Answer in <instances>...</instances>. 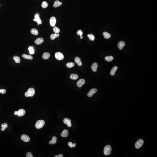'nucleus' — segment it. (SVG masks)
Here are the masks:
<instances>
[{
	"instance_id": "nucleus-1",
	"label": "nucleus",
	"mask_w": 157,
	"mask_h": 157,
	"mask_svg": "<svg viewBox=\"0 0 157 157\" xmlns=\"http://www.w3.org/2000/svg\"><path fill=\"white\" fill-rule=\"evenodd\" d=\"M68 43L73 44L75 50H78L84 47V43L79 35V28L78 26H73L69 30V37L67 39Z\"/></svg>"
},
{
	"instance_id": "nucleus-2",
	"label": "nucleus",
	"mask_w": 157,
	"mask_h": 157,
	"mask_svg": "<svg viewBox=\"0 0 157 157\" xmlns=\"http://www.w3.org/2000/svg\"><path fill=\"white\" fill-rule=\"evenodd\" d=\"M109 112L112 118L118 121L124 120L128 117L127 109L121 104L112 105L109 109Z\"/></svg>"
},
{
	"instance_id": "nucleus-3",
	"label": "nucleus",
	"mask_w": 157,
	"mask_h": 157,
	"mask_svg": "<svg viewBox=\"0 0 157 157\" xmlns=\"http://www.w3.org/2000/svg\"><path fill=\"white\" fill-rule=\"evenodd\" d=\"M113 40L112 36L109 33L102 34L99 39V45L101 51L107 54L109 52L112 48Z\"/></svg>"
},
{
	"instance_id": "nucleus-4",
	"label": "nucleus",
	"mask_w": 157,
	"mask_h": 157,
	"mask_svg": "<svg viewBox=\"0 0 157 157\" xmlns=\"http://www.w3.org/2000/svg\"><path fill=\"white\" fill-rule=\"evenodd\" d=\"M87 83V78L83 76H76L75 78H72L70 82H69V86L73 89H80Z\"/></svg>"
},
{
	"instance_id": "nucleus-5",
	"label": "nucleus",
	"mask_w": 157,
	"mask_h": 157,
	"mask_svg": "<svg viewBox=\"0 0 157 157\" xmlns=\"http://www.w3.org/2000/svg\"><path fill=\"white\" fill-rule=\"evenodd\" d=\"M100 113V108L97 105H89L86 108L84 115L86 118L94 119L98 117Z\"/></svg>"
},
{
	"instance_id": "nucleus-6",
	"label": "nucleus",
	"mask_w": 157,
	"mask_h": 157,
	"mask_svg": "<svg viewBox=\"0 0 157 157\" xmlns=\"http://www.w3.org/2000/svg\"><path fill=\"white\" fill-rule=\"evenodd\" d=\"M124 8L123 4H119L117 1H113L111 2L108 6L107 13L108 15H113L118 13V12L122 11Z\"/></svg>"
},
{
	"instance_id": "nucleus-7",
	"label": "nucleus",
	"mask_w": 157,
	"mask_h": 157,
	"mask_svg": "<svg viewBox=\"0 0 157 157\" xmlns=\"http://www.w3.org/2000/svg\"><path fill=\"white\" fill-rule=\"evenodd\" d=\"M118 72L119 69L118 67L110 66L109 67L102 68L100 72V75L103 80H107L112 76L117 74Z\"/></svg>"
},
{
	"instance_id": "nucleus-8",
	"label": "nucleus",
	"mask_w": 157,
	"mask_h": 157,
	"mask_svg": "<svg viewBox=\"0 0 157 157\" xmlns=\"http://www.w3.org/2000/svg\"><path fill=\"white\" fill-rule=\"evenodd\" d=\"M62 67L70 71H75L77 68V63L75 59L72 57H65L62 59L61 61Z\"/></svg>"
},
{
	"instance_id": "nucleus-9",
	"label": "nucleus",
	"mask_w": 157,
	"mask_h": 157,
	"mask_svg": "<svg viewBox=\"0 0 157 157\" xmlns=\"http://www.w3.org/2000/svg\"><path fill=\"white\" fill-rule=\"evenodd\" d=\"M45 115L49 117L56 118L63 120L65 118V113L62 111H57L50 108H47L44 109Z\"/></svg>"
},
{
	"instance_id": "nucleus-10",
	"label": "nucleus",
	"mask_w": 157,
	"mask_h": 157,
	"mask_svg": "<svg viewBox=\"0 0 157 157\" xmlns=\"http://www.w3.org/2000/svg\"><path fill=\"white\" fill-rule=\"evenodd\" d=\"M27 118L29 122L33 126H39L41 124V118L39 115L33 111H30L27 113Z\"/></svg>"
},
{
	"instance_id": "nucleus-11",
	"label": "nucleus",
	"mask_w": 157,
	"mask_h": 157,
	"mask_svg": "<svg viewBox=\"0 0 157 157\" xmlns=\"http://www.w3.org/2000/svg\"><path fill=\"white\" fill-rule=\"evenodd\" d=\"M149 131V127L146 124H138L133 127L132 132L136 136L145 135Z\"/></svg>"
},
{
	"instance_id": "nucleus-12",
	"label": "nucleus",
	"mask_w": 157,
	"mask_h": 157,
	"mask_svg": "<svg viewBox=\"0 0 157 157\" xmlns=\"http://www.w3.org/2000/svg\"><path fill=\"white\" fill-rule=\"evenodd\" d=\"M108 64L111 67H117L120 63V59L118 56L111 52H108L106 56Z\"/></svg>"
},
{
	"instance_id": "nucleus-13",
	"label": "nucleus",
	"mask_w": 157,
	"mask_h": 157,
	"mask_svg": "<svg viewBox=\"0 0 157 157\" xmlns=\"http://www.w3.org/2000/svg\"><path fill=\"white\" fill-rule=\"evenodd\" d=\"M96 12L95 6L91 2H87L85 4L83 8V13L86 17L93 16Z\"/></svg>"
},
{
	"instance_id": "nucleus-14",
	"label": "nucleus",
	"mask_w": 157,
	"mask_h": 157,
	"mask_svg": "<svg viewBox=\"0 0 157 157\" xmlns=\"http://www.w3.org/2000/svg\"><path fill=\"white\" fill-rule=\"evenodd\" d=\"M157 151L154 148L144 147L140 152L141 157H156Z\"/></svg>"
},
{
	"instance_id": "nucleus-15",
	"label": "nucleus",
	"mask_w": 157,
	"mask_h": 157,
	"mask_svg": "<svg viewBox=\"0 0 157 157\" xmlns=\"http://www.w3.org/2000/svg\"><path fill=\"white\" fill-rule=\"evenodd\" d=\"M57 100L60 108H67L69 107V101L65 94L59 93L57 95Z\"/></svg>"
},
{
	"instance_id": "nucleus-16",
	"label": "nucleus",
	"mask_w": 157,
	"mask_h": 157,
	"mask_svg": "<svg viewBox=\"0 0 157 157\" xmlns=\"http://www.w3.org/2000/svg\"><path fill=\"white\" fill-rule=\"evenodd\" d=\"M150 124L152 127H154L157 131V114L153 113L149 118Z\"/></svg>"
},
{
	"instance_id": "nucleus-17",
	"label": "nucleus",
	"mask_w": 157,
	"mask_h": 157,
	"mask_svg": "<svg viewBox=\"0 0 157 157\" xmlns=\"http://www.w3.org/2000/svg\"><path fill=\"white\" fill-rule=\"evenodd\" d=\"M154 67L156 70H157V61H156L155 62V63H154Z\"/></svg>"
},
{
	"instance_id": "nucleus-18",
	"label": "nucleus",
	"mask_w": 157,
	"mask_h": 157,
	"mask_svg": "<svg viewBox=\"0 0 157 157\" xmlns=\"http://www.w3.org/2000/svg\"><path fill=\"white\" fill-rule=\"evenodd\" d=\"M0 13H1V9H0Z\"/></svg>"
}]
</instances>
